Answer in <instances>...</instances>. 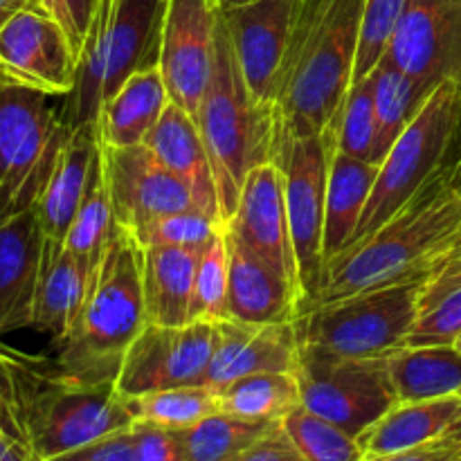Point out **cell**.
<instances>
[{
	"label": "cell",
	"mask_w": 461,
	"mask_h": 461,
	"mask_svg": "<svg viewBox=\"0 0 461 461\" xmlns=\"http://www.w3.org/2000/svg\"><path fill=\"white\" fill-rule=\"evenodd\" d=\"M48 461H133V450H131V428L117 435L99 439L95 444L84 446V448L70 450L59 457Z\"/></svg>",
	"instance_id": "ee69618b"
},
{
	"label": "cell",
	"mask_w": 461,
	"mask_h": 461,
	"mask_svg": "<svg viewBox=\"0 0 461 461\" xmlns=\"http://www.w3.org/2000/svg\"><path fill=\"white\" fill-rule=\"evenodd\" d=\"M147 324L140 246L117 225L99 257L75 322L54 342V365L81 385H115L126 351Z\"/></svg>",
	"instance_id": "3957f363"
},
{
	"label": "cell",
	"mask_w": 461,
	"mask_h": 461,
	"mask_svg": "<svg viewBox=\"0 0 461 461\" xmlns=\"http://www.w3.org/2000/svg\"><path fill=\"white\" fill-rule=\"evenodd\" d=\"M171 99L160 68H144L102 104L97 133L102 147H138L160 120Z\"/></svg>",
	"instance_id": "4316f807"
},
{
	"label": "cell",
	"mask_w": 461,
	"mask_h": 461,
	"mask_svg": "<svg viewBox=\"0 0 461 461\" xmlns=\"http://www.w3.org/2000/svg\"><path fill=\"white\" fill-rule=\"evenodd\" d=\"M459 122L461 88L453 81H444L432 90L405 133L378 165L376 183L345 250L363 243L394 219L426 187L428 180L441 171Z\"/></svg>",
	"instance_id": "8992f818"
},
{
	"label": "cell",
	"mask_w": 461,
	"mask_h": 461,
	"mask_svg": "<svg viewBox=\"0 0 461 461\" xmlns=\"http://www.w3.org/2000/svg\"><path fill=\"white\" fill-rule=\"evenodd\" d=\"M99 153H102V142H99L97 124H86L70 131L57 167L36 203V214L43 228L45 243L50 246H63L66 241L68 230L90 187Z\"/></svg>",
	"instance_id": "44dd1931"
},
{
	"label": "cell",
	"mask_w": 461,
	"mask_h": 461,
	"mask_svg": "<svg viewBox=\"0 0 461 461\" xmlns=\"http://www.w3.org/2000/svg\"><path fill=\"white\" fill-rule=\"evenodd\" d=\"M225 228L252 255L259 257L266 266H270L279 277L295 288L302 309L304 291H302L300 268H297L291 225H288L284 180L275 162H266L248 174L237 210Z\"/></svg>",
	"instance_id": "2e32d148"
},
{
	"label": "cell",
	"mask_w": 461,
	"mask_h": 461,
	"mask_svg": "<svg viewBox=\"0 0 461 461\" xmlns=\"http://www.w3.org/2000/svg\"><path fill=\"white\" fill-rule=\"evenodd\" d=\"M214 349L203 385L221 390L237 378L266 372H291L300 367V342L293 322L243 324L232 318L216 320Z\"/></svg>",
	"instance_id": "ac0fdd59"
},
{
	"label": "cell",
	"mask_w": 461,
	"mask_h": 461,
	"mask_svg": "<svg viewBox=\"0 0 461 461\" xmlns=\"http://www.w3.org/2000/svg\"><path fill=\"white\" fill-rule=\"evenodd\" d=\"M461 426V394L396 403L358 437L367 457L401 453L450 435Z\"/></svg>",
	"instance_id": "484cf974"
},
{
	"label": "cell",
	"mask_w": 461,
	"mask_h": 461,
	"mask_svg": "<svg viewBox=\"0 0 461 461\" xmlns=\"http://www.w3.org/2000/svg\"><path fill=\"white\" fill-rule=\"evenodd\" d=\"M165 7L167 0H115L108 30L104 102L111 99L135 72L160 63Z\"/></svg>",
	"instance_id": "603a6c76"
},
{
	"label": "cell",
	"mask_w": 461,
	"mask_h": 461,
	"mask_svg": "<svg viewBox=\"0 0 461 461\" xmlns=\"http://www.w3.org/2000/svg\"><path fill=\"white\" fill-rule=\"evenodd\" d=\"M300 0H255L221 9L243 81L259 102L273 104Z\"/></svg>",
	"instance_id": "e0dca14e"
},
{
	"label": "cell",
	"mask_w": 461,
	"mask_h": 461,
	"mask_svg": "<svg viewBox=\"0 0 461 461\" xmlns=\"http://www.w3.org/2000/svg\"><path fill=\"white\" fill-rule=\"evenodd\" d=\"M43 248L36 207L0 223V336L32 327Z\"/></svg>",
	"instance_id": "d6986e66"
},
{
	"label": "cell",
	"mask_w": 461,
	"mask_h": 461,
	"mask_svg": "<svg viewBox=\"0 0 461 461\" xmlns=\"http://www.w3.org/2000/svg\"><path fill=\"white\" fill-rule=\"evenodd\" d=\"M77 57L63 27L45 7L21 9L0 25V86L66 97Z\"/></svg>",
	"instance_id": "8fae6325"
},
{
	"label": "cell",
	"mask_w": 461,
	"mask_h": 461,
	"mask_svg": "<svg viewBox=\"0 0 461 461\" xmlns=\"http://www.w3.org/2000/svg\"><path fill=\"white\" fill-rule=\"evenodd\" d=\"M302 405L360 437L399 403L387 358H345L318 347H300Z\"/></svg>",
	"instance_id": "30bf717a"
},
{
	"label": "cell",
	"mask_w": 461,
	"mask_h": 461,
	"mask_svg": "<svg viewBox=\"0 0 461 461\" xmlns=\"http://www.w3.org/2000/svg\"><path fill=\"white\" fill-rule=\"evenodd\" d=\"M365 0H300L275 93L277 133L322 135L354 84Z\"/></svg>",
	"instance_id": "7a4b0ae2"
},
{
	"label": "cell",
	"mask_w": 461,
	"mask_h": 461,
	"mask_svg": "<svg viewBox=\"0 0 461 461\" xmlns=\"http://www.w3.org/2000/svg\"><path fill=\"white\" fill-rule=\"evenodd\" d=\"M214 392L221 412L246 421H282L302 405L297 374L291 372L250 374Z\"/></svg>",
	"instance_id": "4dcf8cb0"
},
{
	"label": "cell",
	"mask_w": 461,
	"mask_h": 461,
	"mask_svg": "<svg viewBox=\"0 0 461 461\" xmlns=\"http://www.w3.org/2000/svg\"><path fill=\"white\" fill-rule=\"evenodd\" d=\"M455 347H457V349L461 351V338H459V340H457V342H455Z\"/></svg>",
	"instance_id": "f907efd6"
},
{
	"label": "cell",
	"mask_w": 461,
	"mask_h": 461,
	"mask_svg": "<svg viewBox=\"0 0 461 461\" xmlns=\"http://www.w3.org/2000/svg\"><path fill=\"white\" fill-rule=\"evenodd\" d=\"M423 284L408 282L311 306L293 320L297 342L345 358H387L408 345Z\"/></svg>",
	"instance_id": "ba28073f"
},
{
	"label": "cell",
	"mask_w": 461,
	"mask_h": 461,
	"mask_svg": "<svg viewBox=\"0 0 461 461\" xmlns=\"http://www.w3.org/2000/svg\"><path fill=\"white\" fill-rule=\"evenodd\" d=\"M399 403L461 394V351L455 345L403 347L387 356Z\"/></svg>",
	"instance_id": "f1b7e54d"
},
{
	"label": "cell",
	"mask_w": 461,
	"mask_h": 461,
	"mask_svg": "<svg viewBox=\"0 0 461 461\" xmlns=\"http://www.w3.org/2000/svg\"><path fill=\"white\" fill-rule=\"evenodd\" d=\"M228 318V243L225 228L198 255L194 275L192 322Z\"/></svg>",
	"instance_id": "8d00e7d4"
},
{
	"label": "cell",
	"mask_w": 461,
	"mask_h": 461,
	"mask_svg": "<svg viewBox=\"0 0 461 461\" xmlns=\"http://www.w3.org/2000/svg\"><path fill=\"white\" fill-rule=\"evenodd\" d=\"M70 131L61 97L0 86V223L36 207Z\"/></svg>",
	"instance_id": "52a82bcc"
},
{
	"label": "cell",
	"mask_w": 461,
	"mask_h": 461,
	"mask_svg": "<svg viewBox=\"0 0 461 461\" xmlns=\"http://www.w3.org/2000/svg\"><path fill=\"white\" fill-rule=\"evenodd\" d=\"M212 349V322L183 327L147 324L126 351L115 390L120 396H138L169 387L203 385Z\"/></svg>",
	"instance_id": "7c38bea8"
},
{
	"label": "cell",
	"mask_w": 461,
	"mask_h": 461,
	"mask_svg": "<svg viewBox=\"0 0 461 461\" xmlns=\"http://www.w3.org/2000/svg\"><path fill=\"white\" fill-rule=\"evenodd\" d=\"M144 147L167 167L174 176H178L185 187L192 192L196 207L212 219L221 221L219 192H216L214 171H212L210 156L203 144L198 126L189 113L169 104L160 120L144 140Z\"/></svg>",
	"instance_id": "7402d4cb"
},
{
	"label": "cell",
	"mask_w": 461,
	"mask_h": 461,
	"mask_svg": "<svg viewBox=\"0 0 461 461\" xmlns=\"http://www.w3.org/2000/svg\"><path fill=\"white\" fill-rule=\"evenodd\" d=\"M216 0H167L160 36V75L171 104L196 117L214 66Z\"/></svg>",
	"instance_id": "4fadbf2b"
},
{
	"label": "cell",
	"mask_w": 461,
	"mask_h": 461,
	"mask_svg": "<svg viewBox=\"0 0 461 461\" xmlns=\"http://www.w3.org/2000/svg\"><path fill=\"white\" fill-rule=\"evenodd\" d=\"M102 167L115 221L126 232L162 214L198 210L183 180L144 144L102 147Z\"/></svg>",
	"instance_id": "9a60e30c"
},
{
	"label": "cell",
	"mask_w": 461,
	"mask_h": 461,
	"mask_svg": "<svg viewBox=\"0 0 461 461\" xmlns=\"http://www.w3.org/2000/svg\"><path fill=\"white\" fill-rule=\"evenodd\" d=\"M279 423L306 461H363L367 457L358 437L318 417L304 405H297Z\"/></svg>",
	"instance_id": "e575fe53"
},
{
	"label": "cell",
	"mask_w": 461,
	"mask_h": 461,
	"mask_svg": "<svg viewBox=\"0 0 461 461\" xmlns=\"http://www.w3.org/2000/svg\"><path fill=\"white\" fill-rule=\"evenodd\" d=\"M448 261H461V241H459V246L455 248V252H453V255H450Z\"/></svg>",
	"instance_id": "681fc988"
},
{
	"label": "cell",
	"mask_w": 461,
	"mask_h": 461,
	"mask_svg": "<svg viewBox=\"0 0 461 461\" xmlns=\"http://www.w3.org/2000/svg\"><path fill=\"white\" fill-rule=\"evenodd\" d=\"M115 228V212H113L111 194H108L106 178H104L102 153H99L93 178H90V187L86 192L84 201H81L79 210H77V216L72 221L70 230H68L63 246L79 257L99 259Z\"/></svg>",
	"instance_id": "d590c367"
},
{
	"label": "cell",
	"mask_w": 461,
	"mask_h": 461,
	"mask_svg": "<svg viewBox=\"0 0 461 461\" xmlns=\"http://www.w3.org/2000/svg\"><path fill=\"white\" fill-rule=\"evenodd\" d=\"M248 3H255V0H216L219 9H232V7H239V5H248Z\"/></svg>",
	"instance_id": "c3c4849f"
},
{
	"label": "cell",
	"mask_w": 461,
	"mask_h": 461,
	"mask_svg": "<svg viewBox=\"0 0 461 461\" xmlns=\"http://www.w3.org/2000/svg\"><path fill=\"white\" fill-rule=\"evenodd\" d=\"M461 338V261H446L421 288L419 318L405 347L455 345Z\"/></svg>",
	"instance_id": "1f68e13d"
},
{
	"label": "cell",
	"mask_w": 461,
	"mask_h": 461,
	"mask_svg": "<svg viewBox=\"0 0 461 461\" xmlns=\"http://www.w3.org/2000/svg\"><path fill=\"white\" fill-rule=\"evenodd\" d=\"M43 7L63 27L70 39L72 52L75 57H79L81 43H84L86 32L95 16L97 0H43Z\"/></svg>",
	"instance_id": "b9f144b4"
},
{
	"label": "cell",
	"mask_w": 461,
	"mask_h": 461,
	"mask_svg": "<svg viewBox=\"0 0 461 461\" xmlns=\"http://www.w3.org/2000/svg\"><path fill=\"white\" fill-rule=\"evenodd\" d=\"M219 221L201 210H185L162 214L131 230V237L140 248H189L201 250L223 230Z\"/></svg>",
	"instance_id": "74e56055"
},
{
	"label": "cell",
	"mask_w": 461,
	"mask_h": 461,
	"mask_svg": "<svg viewBox=\"0 0 461 461\" xmlns=\"http://www.w3.org/2000/svg\"><path fill=\"white\" fill-rule=\"evenodd\" d=\"M133 421L153 423L167 430H187L221 412L219 396L207 385L169 387L138 396H122Z\"/></svg>",
	"instance_id": "d6a6232c"
},
{
	"label": "cell",
	"mask_w": 461,
	"mask_h": 461,
	"mask_svg": "<svg viewBox=\"0 0 461 461\" xmlns=\"http://www.w3.org/2000/svg\"><path fill=\"white\" fill-rule=\"evenodd\" d=\"M376 138V113H374L372 75L354 84L336 117V149L358 160L372 162Z\"/></svg>",
	"instance_id": "f35d334b"
},
{
	"label": "cell",
	"mask_w": 461,
	"mask_h": 461,
	"mask_svg": "<svg viewBox=\"0 0 461 461\" xmlns=\"http://www.w3.org/2000/svg\"><path fill=\"white\" fill-rule=\"evenodd\" d=\"M372 84L374 113H376L372 162L381 165L435 88H428L426 84L401 70L387 54L372 72Z\"/></svg>",
	"instance_id": "f546056e"
},
{
	"label": "cell",
	"mask_w": 461,
	"mask_h": 461,
	"mask_svg": "<svg viewBox=\"0 0 461 461\" xmlns=\"http://www.w3.org/2000/svg\"><path fill=\"white\" fill-rule=\"evenodd\" d=\"M234 461H306L297 453L293 441L284 432L282 423H275L264 437L248 446Z\"/></svg>",
	"instance_id": "f6af8a7d"
},
{
	"label": "cell",
	"mask_w": 461,
	"mask_h": 461,
	"mask_svg": "<svg viewBox=\"0 0 461 461\" xmlns=\"http://www.w3.org/2000/svg\"><path fill=\"white\" fill-rule=\"evenodd\" d=\"M336 151V122L322 135L293 138L277 133L273 162L284 180L288 225L300 268L304 302L302 311L318 297L324 279V210L331 156Z\"/></svg>",
	"instance_id": "9c48e42d"
},
{
	"label": "cell",
	"mask_w": 461,
	"mask_h": 461,
	"mask_svg": "<svg viewBox=\"0 0 461 461\" xmlns=\"http://www.w3.org/2000/svg\"><path fill=\"white\" fill-rule=\"evenodd\" d=\"M408 0H365L360 21L358 52H356L354 84L367 79L381 59L385 57L390 41L399 27ZM351 84V86H354Z\"/></svg>",
	"instance_id": "ab89813d"
},
{
	"label": "cell",
	"mask_w": 461,
	"mask_h": 461,
	"mask_svg": "<svg viewBox=\"0 0 461 461\" xmlns=\"http://www.w3.org/2000/svg\"><path fill=\"white\" fill-rule=\"evenodd\" d=\"M459 241L461 192L450 187L444 171H437L394 219L327 261L322 288L306 309L378 288L428 282Z\"/></svg>",
	"instance_id": "6da1fadb"
},
{
	"label": "cell",
	"mask_w": 461,
	"mask_h": 461,
	"mask_svg": "<svg viewBox=\"0 0 461 461\" xmlns=\"http://www.w3.org/2000/svg\"><path fill=\"white\" fill-rule=\"evenodd\" d=\"M228 318L243 324H286L300 315V295L225 228Z\"/></svg>",
	"instance_id": "ffe728a7"
},
{
	"label": "cell",
	"mask_w": 461,
	"mask_h": 461,
	"mask_svg": "<svg viewBox=\"0 0 461 461\" xmlns=\"http://www.w3.org/2000/svg\"><path fill=\"white\" fill-rule=\"evenodd\" d=\"M30 7H43V0H0V25L16 12Z\"/></svg>",
	"instance_id": "7dc6e473"
},
{
	"label": "cell",
	"mask_w": 461,
	"mask_h": 461,
	"mask_svg": "<svg viewBox=\"0 0 461 461\" xmlns=\"http://www.w3.org/2000/svg\"><path fill=\"white\" fill-rule=\"evenodd\" d=\"M194 122L214 171L221 221L228 225L248 174L266 162H273L277 113L273 104L259 102L243 81L221 9L214 66Z\"/></svg>",
	"instance_id": "277c9868"
},
{
	"label": "cell",
	"mask_w": 461,
	"mask_h": 461,
	"mask_svg": "<svg viewBox=\"0 0 461 461\" xmlns=\"http://www.w3.org/2000/svg\"><path fill=\"white\" fill-rule=\"evenodd\" d=\"M363 461H461V426L450 435L430 441L426 446L401 450V453L365 457Z\"/></svg>",
	"instance_id": "7bdbcfd3"
},
{
	"label": "cell",
	"mask_w": 461,
	"mask_h": 461,
	"mask_svg": "<svg viewBox=\"0 0 461 461\" xmlns=\"http://www.w3.org/2000/svg\"><path fill=\"white\" fill-rule=\"evenodd\" d=\"M131 450L133 461H185L178 430L133 421L131 426Z\"/></svg>",
	"instance_id": "60d3db41"
},
{
	"label": "cell",
	"mask_w": 461,
	"mask_h": 461,
	"mask_svg": "<svg viewBox=\"0 0 461 461\" xmlns=\"http://www.w3.org/2000/svg\"><path fill=\"white\" fill-rule=\"evenodd\" d=\"M21 396L23 417L34 461L124 432L133 426L115 385H81L63 376L54 363L5 349Z\"/></svg>",
	"instance_id": "5b68a950"
},
{
	"label": "cell",
	"mask_w": 461,
	"mask_h": 461,
	"mask_svg": "<svg viewBox=\"0 0 461 461\" xmlns=\"http://www.w3.org/2000/svg\"><path fill=\"white\" fill-rule=\"evenodd\" d=\"M385 54L428 88H461V0H408Z\"/></svg>",
	"instance_id": "5bb4252c"
},
{
	"label": "cell",
	"mask_w": 461,
	"mask_h": 461,
	"mask_svg": "<svg viewBox=\"0 0 461 461\" xmlns=\"http://www.w3.org/2000/svg\"><path fill=\"white\" fill-rule=\"evenodd\" d=\"M201 250L140 248L142 300L149 324L183 327L192 322L194 275Z\"/></svg>",
	"instance_id": "d4e9b609"
},
{
	"label": "cell",
	"mask_w": 461,
	"mask_h": 461,
	"mask_svg": "<svg viewBox=\"0 0 461 461\" xmlns=\"http://www.w3.org/2000/svg\"><path fill=\"white\" fill-rule=\"evenodd\" d=\"M441 171H444V176H446V180H448L450 187H455L457 192H461V122H459V129H457V133H455V140H453V144H450V151H448V156H446Z\"/></svg>",
	"instance_id": "bcb514c9"
},
{
	"label": "cell",
	"mask_w": 461,
	"mask_h": 461,
	"mask_svg": "<svg viewBox=\"0 0 461 461\" xmlns=\"http://www.w3.org/2000/svg\"><path fill=\"white\" fill-rule=\"evenodd\" d=\"M97 264L99 259L75 255L66 246L45 243L32 313V327L36 331L48 333L52 342L66 336L84 304Z\"/></svg>",
	"instance_id": "cb8c5ba5"
},
{
	"label": "cell",
	"mask_w": 461,
	"mask_h": 461,
	"mask_svg": "<svg viewBox=\"0 0 461 461\" xmlns=\"http://www.w3.org/2000/svg\"><path fill=\"white\" fill-rule=\"evenodd\" d=\"M378 165L358 160L336 149L329 165L327 210H324V266L349 246L365 205L376 183Z\"/></svg>",
	"instance_id": "83f0119b"
},
{
	"label": "cell",
	"mask_w": 461,
	"mask_h": 461,
	"mask_svg": "<svg viewBox=\"0 0 461 461\" xmlns=\"http://www.w3.org/2000/svg\"><path fill=\"white\" fill-rule=\"evenodd\" d=\"M279 421H246L216 412L187 430H178L185 461H234Z\"/></svg>",
	"instance_id": "836d02e7"
}]
</instances>
